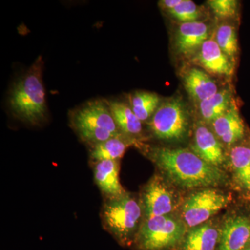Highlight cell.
I'll return each mask as SVG.
<instances>
[{
  "label": "cell",
  "mask_w": 250,
  "mask_h": 250,
  "mask_svg": "<svg viewBox=\"0 0 250 250\" xmlns=\"http://www.w3.org/2000/svg\"><path fill=\"white\" fill-rule=\"evenodd\" d=\"M141 147L159 173L181 191L187 193L205 188L231 189L228 172L207 164L189 147Z\"/></svg>",
  "instance_id": "cell-1"
},
{
  "label": "cell",
  "mask_w": 250,
  "mask_h": 250,
  "mask_svg": "<svg viewBox=\"0 0 250 250\" xmlns=\"http://www.w3.org/2000/svg\"><path fill=\"white\" fill-rule=\"evenodd\" d=\"M43 67V59L39 56L10 90V110L19 121L27 124H42L48 116L42 82Z\"/></svg>",
  "instance_id": "cell-2"
},
{
  "label": "cell",
  "mask_w": 250,
  "mask_h": 250,
  "mask_svg": "<svg viewBox=\"0 0 250 250\" xmlns=\"http://www.w3.org/2000/svg\"><path fill=\"white\" fill-rule=\"evenodd\" d=\"M104 227L124 248H131L145 219L139 197L126 192L108 198L102 210Z\"/></svg>",
  "instance_id": "cell-3"
},
{
  "label": "cell",
  "mask_w": 250,
  "mask_h": 250,
  "mask_svg": "<svg viewBox=\"0 0 250 250\" xmlns=\"http://www.w3.org/2000/svg\"><path fill=\"white\" fill-rule=\"evenodd\" d=\"M70 125L83 142L92 146L122 135L107 100H90L70 111Z\"/></svg>",
  "instance_id": "cell-4"
},
{
  "label": "cell",
  "mask_w": 250,
  "mask_h": 250,
  "mask_svg": "<svg viewBox=\"0 0 250 250\" xmlns=\"http://www.w3.org/2000/svg\"><path fill=\"white\" fill-rule=\"evenodd\" d=\"M187 230L178 213L145 218L131 249L179 250Z\"/></svg>",
  "instance_id": "cell-5"
},
{
  "label": "cell",
  "mask_w": 250,
  "mask_h": 250,
  "mask_svg": "<svg viewBox=\"0 0 250 250\" xmlns=\"http://www.w3.org/2000/svg\"><path fill=\"white\" fill-rule=\"evenodd\" d=\"M233 192L221 188H205L184 195L178 215L188 229L215 218L221 210L232 205Z\"/></svg>",
  "instance_id": "cell-6"
},
{
  "label": "cell",
  "mask_w": 250,
  "mask_h": 250,
  "mask_svg": "<svg viewBox=\"0 0 250 250\" xmlns=\"http://www.w3.org/2000/svg\"><path fill=\"white\" fill-rule=\"evenodd\" d=\"M154 138L169 143H183L190 136L191 118L185 103L179 97L161 101L149 121Z\"/></svg>",
  "instance_id": "cell-7"
},
{
  "label": "cell",
  "mask_w": 250,
  "mask_h": 250,
  "mask_svg": "<svg viewBox=\"0 0 250 250\" xmlns=\"http://www.w3.org/2000/svg\"><path fill=\"white\" fill-rule=\"evenodd\" d=\"M185 192L181 191L160 173H156L143 187L140 200L145 218L178 213Z\"/></svg>",
  "instance_id": "cell-8"
},
{
  "label": "cell",
  "mask_w": 250,
  "mask_h": 250,
  "mask_svg": "<svg viewBox=\"0 0 250 250\" xmlns=\"http://www.w3.org/2000/svg\"><path fill=\"white\" fill-rule=\"evenodd\" d=\"M250 246V211L230 207L221 216L216 250H243Z\"/></svg>",
  "instance_id": "cell-9"
},
{
  "label": "cell",
  "mask_w": 250,
  "mask_h": 250,
  "mask_svg": "<svg viewBox=\"0 0 250 250\" xmlns=\"http://www.w3.org/2000/svg\"><path fill=\"white\" fill-rule=\"evenodd\" d=\"M189 148L207 164L227 172L228 149L218 139L210 125L201 120L194 124Z\"/></svg>",
  "instance_id": "cell-10"
},
{
  "label": "cell",
  "mask_w": 250,
  "mask_h": 250,
  "mask_svg": "<svg viewBox=\"0 0 250 250\" xmlns=\"http://www.w3.org/2000/svg\"><path fill=\"white\" fill-rule=\"evenodd\" d=\"M231 190L246 201L250 200V134L228 149V169Z\"/></svg>",
  "instance_id": "cell-11"
},
{
  "label": "cell",
  "mask_w": 250,
  "mask_h": 250,
  "mask_svg": "<svg viewBox=\"0 0 250 250\" xmlns=\"http://www.w3.org/2000/svg\"><path fill=\"white\" fill-rule=\"evenodd\" d=\"M213 132L227 149L242 142L250 134L241 116L236 100L228 111L210 125Z\"/></svg>",
  "instance_id": "cell-12"
},
{
  "label": "cell",
  "mask_w": 250,
  "mask_h": 250,
  "mask_svg": "<svg viewBox=\"0 0 250 250\" xmlns=\"http://www.w3.org/2000/svg\"><path fill=\"white\" fill-rule=\"evenodd\" d=\"M210 33V26L203 21L181 23L174 36L176 54L184 58L192 59L209 39Z\"/></svg>",
  "instance_id": "cell-13"
},
{
  "label": "cell",
  "mask_w": 250,
  "mask_h": 250,
  "mask_svg": "<svg viewBox=\"0 0 250 250\" xmlns=\"http://www.w3.org/2000/svg\"><path fill=\"white\" fill-rule=\"evenodd\" d=\"M191 59L195 65L211 75L231 77L234 73L236 63L224 53L213 39L206 41Z\"/></svg>",
  "instance_id": "cell-14"
},
{
  "label": "cell",
  "mask_w": 250,
  "mask_h": 250,
  "mask_svg": "<svg viewBox=\"0 0 250 250\" xmlns=\"http://www.w3.org/2000/svg\"><path fill=\"white\" fill-rule=\"evenodd\" d=\"M221 216L188 229L179 250H216L220 236Z\"/></svg>",
  "instance_id": "cell-15"
},
{
  "label": "cell",
  "mask_w": 250,
  "mask_h": 250,
  "mask_svg": "<svg viewBox=\"0 0 250 250\" xmlns=\"http://www.w3.org/2000/svg\"><path fill=\"white\" fill-rule=\"evenodd\" d=\"M183 83L190 98L199 104L218 93L215 81L200 67H189L183 74Z\"/></svg>",
  "instance_id": "cell-16"
},
{
  "label": "cell",
  "mask_w": 250,
  "mask_h": 250,
  "mask_svg": "<svg viewBox=\"0 0 250 250\" xmlns=\"http://www.w3.org/2000/svg\"><path fill=\"white\" fill-rule=\"evenodd\" d=\"M120 163L118 160H104L96 163L94 174L98 187L108 198H114L126 191L119 179Z\"/></svg>",
  "instance_id": "cell-17"
},
{
  "label": "cell",
  "mask_w": 250,
  "mask_h": 250,
  "mask_svg": "<svg viewBox=\"0 0 250 250\" xmlns=\"http://www.w3.org/2000/svg\"><path fill=\"white\" fill-rule=\"evenodd\" d=\"M107 103L122 134L138 141L136 138L143 133V123L134 114L129 104L116 100H107Z\"/></svg>",
  "instance_id": "cell-18"
},
{
  "label": "cell",
  "mask_w": 250,
  "mask_h": 250,
  "mask_svg": "<svg viewBox=\"0 0 250 250\" xmlns=\"http://www.w3.org/2000/svg\"><path fill=\"white\" fill-rule=\"evenodd\" d=\"M139 141L122 134L92 146L90 158L93 161L118 160L124 156L126 149Z\"/></svg>",
  "instance_id": "cell-19"
},
{
  "label": "cell",
  "mask_w": 250,
  "mask_h": 250,
  "mask_svg": "<svg viewBox=\"0 0 250 250\" xmlns=\"http://www.w3.org/2000/svg\"><path fill=\"white\" fill-rule=\"evenodd\" d=\"M234 100L232 90L230 88L219 90L214 95L198 104L200 120L210 125L228 111Z\"/></svg>",
  "instance_id": "cell-20"
},
{
  "label": "cell",
  "mask_w": 250,
  "mask_h": 250,
  "mask_svg": "<svg viewBox=\"0 0 250 250\" xmlns=\"http://www.w3.org/2000/svg\"><path fill=\"white\" fill-rule=\"evenodd\" d=\"M128 99L130 107L142 123L151 119L162 101L157 94L149 91L135 92Z\"/></svg>",
  "instance_id": "cell-21"
},
{
  "label": "cell",
  "mask_w": 250,
  "mask_h": 250,
  "mask_svg": "<svg viewBox=\"0 0 250 250\" xmlns=\"http://www.w3.org/2000/svg\"><path fill=\"white\" fill-rule=\"evenodd\" d=\"M214 39L224 53L236 64L239 46L236 27L229 23L220 24L217 28Z\"/></svg>",
  "instance_id": "cell-22"
},
{
  "label": "cell",
  "mask_w": 250,
  "mask_h": 250,
  "mask_svg": "<svg viewBox=\"0 0 250 250\" xmlns=\"http://www.w3.org/2000/svg\"><path fill=\"white\" fill-rule=\"evenodd\" d=\"M168 14L180 23L197 22L202 16L200 6L191 0H182Z\"/></svg>",
  "instance_id": "cell-23"
},
{
  "label": "cell",
  "mask_w": 250,
  "mask_h": 250,
  "mask_svg": "<svg viewBox=\"0 0 250 250\" xmlns=\"http://www.w3.org/2000/svg\"><path fill=\"white\" fill-rule=\"evenodd\" d=\"M208 6L220 19H236L239 14V2L236 0H210Z\"/></svg>",
  "instance_id": "cell-24"
},
{
  "label": "cell",
  "mask_w": 250,
  "mask_h": 250,
  "mask_svg": "<svg viewBox=\"0 0 250 250\" xmlns=\"http://www.w3.org/2000/svg\"><path fill=\"white\" fill-rule=\"evenodd\" d=\"M182 1V0H161L159 1V7L164 11L170 12Z\"/></svg>",
  "instance_id": "cell-25"
},
{
  "label": "cell",
  "mask_w": 250,
  "mask_h": 250,
  "mask_svg": "<svg viewBox=\"0 0 250 250\" xmlns=\"http://www.w3.org/2000/svg\"><path fill=\"white\" fill-rule=\"evenodd\" d=\"M243 250H250V246L248 247V248H245V249Z\"/></svg>",
  "instance_id": "cell-26"
}]
</instances>
